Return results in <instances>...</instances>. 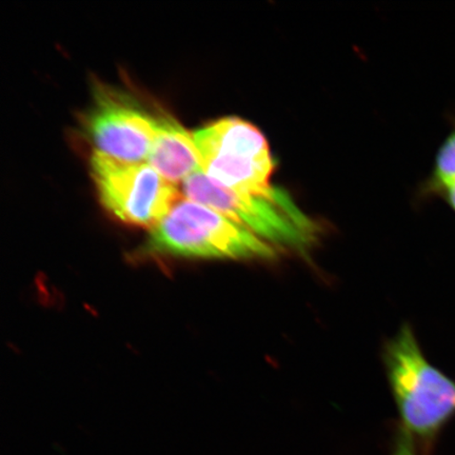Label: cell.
Returning <instances> with one entry per match:
<instances>
[{
    "label": "cell",
    "mask_w": 455,
    "mask_h": 455,
    "mask_svg": "<svg viewBox=\"0 0 455 455\" xmlns=\"http://www.w3.org/2000/svg\"><path fill=\"white\" fill-rule=\"evenodd\" d=\"M384 363L400 428L412 437L420 454L431 455L455 419V379L427 358L408 323L387 343Z\"/></svg>",
    "instance_id": "obj_1"
},
{
    "label": "cell",
    "mask_w": 455,
    "mask_h": 455,
    "mask_svg": "<svg viewBox=\"0 0 455 455\" xmlns=\"http://www.w3.org/2000/svg\"><path fill=\"white\" fill-rule=\"evenodd\" d=\"M280 250L212 208L181 196L136 253L144 258L271 260Z\"/></svg>",
    "instance_id": "obj_2"
},
{
    "label": "cell",
    "mask_w": 455,
    "mask_h": 455,
    "mask_svg": "<svg viewBox=\"0 0 455 455\" xmlns=\"http://www.w3.org/2000/svg\"><path fill=\"white\" fill-rule=\"evenodd\" d=\"M181 189L184 197L235 220L278 250L305 254L320 233L315 221L280 187L269 196L238 192L201 170L187 179Z\"/></svg>",
    "instance_id": "obj_3"
},
{
    "label": "cell",
    "mask_w": 455,
    "mask_h": 455,
    "mask_svg": "<svg viewBox=\"0 0 455 455\" xmlns=\"http://www.w3.org/2000/svg\"><path fill=\"white\" fill-rule=\"evenodd\" d=\"M90 170L102 206L129 225L156 227L181 197L178 187L147 162L117 161L94 151Z\"/></svg>",
    "instance_id": "obj_4"
},
{
    "label": "cell",
    "mask_w": 455,
    "mask_h": 455,
    "mask_svg": "<svg viewBox=\"0 0 455 455\" xmlns=\"http://www.w3.org/2000/svg\"><path fill=\"white\" fill-rule=\"evenodd\" d=\"M85 117L84 129L96 152L117 161H148L158 127L153 117L128 95L100 87Z\"/></svg>",
    "instance_id": "obj_5"
},
{
    "label": "cell",
    "mask_w": 455,
    "mask_h": 455,
    "mask_svg": "<svg viewBox=\"0 0 455 455\" xmlns=\"http://www.w3.org/2000/svg\"><path fill=\"white\" fill-rule=\"evenodd\" d=\"M147 163L174 185L183 184L202 170L195 136L170 116L158 117L157 133Z\"/></svg>",
    "instance_id": "obj_6"
},
{
    "label": "cell",
    "mask_w": 455,
    "mask_h": 455,
    "mask_svg": "<svg viewBox=\"0 0 455 455\" xmlns=\"http://www.w3.org/2000/svg\"><path fill=\"white\" fill-rule=\"evenodd\" d=\"M455 180V119L451 132L443 141L435 157L429 181V191L439 193Z\"/></svg>",
    "instance_id": "obj_7"
},
{
    "label": "cell",
    "mask_w": 455,
    "mask_h": 455,
    "mask_svg": "<svg viewBox=\"0 0 455 455\" xmlns=\"http://www.w3.org/2000/svg\"><path fill=\"white\" fill-rule=\"evenodd\" d=\"M391 455H422L412 437L398 427Z\"/></svg>",
    "instance_id": "obj_8"
},
{
    "label": "cell",
    "mask_w": 455,
    "mask_h": 455,
    "mask_svg": "<svg viewBox=\"0 0 455 455\" xmlns=\"http://www.w3.org/2000/svg\"><path fill=\"white\" fill-rule=\"evenodd\" d=\"M437 195H440L443 198V201L446 202L449 208L455 213V180H452L451 184L443 187Z\"/></svg>",
    "instance_id": "obj_9"
}]
</instances>
